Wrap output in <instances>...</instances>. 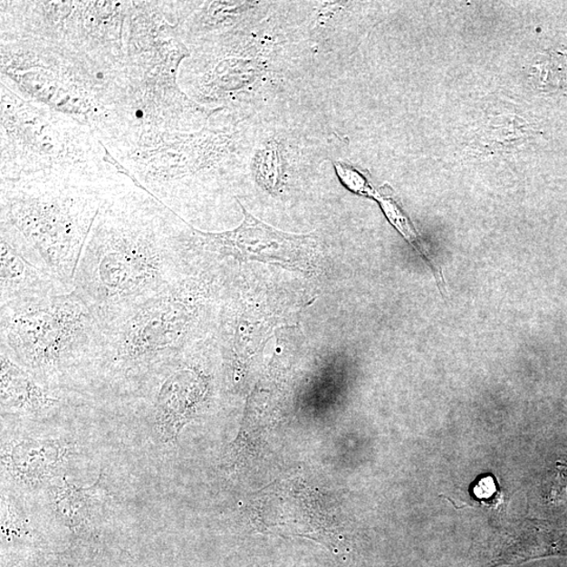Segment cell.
<instances>
[{"mask_svg": "<svg viewBox=\"0 0 567 567\" xmlns=\"http://www.w3.org/2000/svg\"><path fill=\"white\" fill-rule=\"evenodd\" d=\"M0 306L69 293L45 267L24 236L0 219Z\"/></svg>", "mask_w": 567, "mask_h": 567, "instance_id": "obj_9", "label": "cell"}, {"mask_svg": "<svg viewBox=\"0 0 567 567\" xmlns=\"http://www.w3.org/2000/svg\"><path fill=\"white\" fill-rule=\"evenodd\" d=\"M217 262L207 254L186 279L101 326L79 393L96 407L107 405L194 348L221 290Z\"/></svg>", "mask_w": 567, "mask_h": 567, "instance_id": "obj_2", "label": "cell"}, {"mask_svg": "<svg viewBox=\"0 0 567 567\" xmlns=\"http://www.w3.org/2000/svg\"><path fill=\"white\" fill-rule=\"evenodd\" d=\"M202 259L193 226L135 186L97 216L72 292L104 326L186 279Z\"/></svg>", "mask_w": 567, "mask_h": 567, "instance_id": "obj_1", "label": "cell"}, {"mask_svg": "<svg viewBox=\"0 0 567 567\" xmlns=\"http://www.w3.org/2000/svg\"><path fill=\"white\" fill-rule=\"evenodd\" d=\"M240 207L244 219L233 230L209 233L193 226L195 245L226 261H259L303 274L315 273L320 262L318 237L281 232L256 219L241 203Z\"/></svg>", "mask_w": 567, "mask_h": 567, "instance_id": "obj_6", "label": "cell"}, {"mask_svg": "<svg viewBox=\"0 0 567 567\" xmlns=\"http://www.w3.org/2000/svg\"><path fill=\"white\" fill-rule=\"evenodd\" d=\"M2 181L36 175L111 177L120 173L88 125L25 101L2 82Z\"/></svg>", "mask_w": 567, "mask_h": 567, "instance_id": "obj_5", "label": "cell"}, {"mask_svg": "<svg viewBox=\"0 0 567 567\" xmlns=\"http://www.w3.org/2000/svg\"><path fill=\"white\" fill-rule=\"evenodd\" d=\"M375 200L379 201L382 212L385 213L388 220L390 221L392 226L399 230L401 235L411 244L414 249L421 255V259L428 264V268H430L435 276V280L437 282V287L440 293H446V283L439 264L434 260L430 253L428 252V249L421 244L411 222L408 221L405 213L402 212L397 201H395L391 196L381 195L380 193H378Z\"/></svg>", "mask_w": 567, "mask_h": 567, "instance_id": "obj_11", "label": "cell"}, {"mask_svg": "<svg viewBox=\"0 0 567 567\" xmlns=\"http://www.w3.org/2000/svg\"><path fill=\"white\" fill-rule=\"evenodd\" d=\"M101 325L74 293L0 306V348L45 387L78 393Z\"/></svg>", "mask_w": 567, "mask_h": 567, "instance_id": "obj_4", "label": "cell"}, {"mask_svg": "<svg viewBox=\"0 0 567 567\" xmlns=\"http://www.w3.org/2000/svg\"><path fill=\"white\" fill-rule=\"evenodd\" d=\"M107 475L101 472L94 485L87 487L71 484L68 477L55 481L45 494L50 511L56 521L72 530H81L104 521L111 500Z\"/></svg>", "mask_w": 567, "mask_h": 567, "instance_id": "obj_10", "label": "cell"}, {"mask_svg": "<svg viewBox=\"0 0 567 567\" xmlns=\"http://www.w3.org/2000/svg\"><path fill=\"white\" fill-rule=\"evenodd\" d=\"M37 434V425L2 421V484L24 495L42 493L68 477L81 453L76 441L68 437Z\"/></svg>", "mask_w": 567, "mask_h": 567, "instance_id": "obj_7", "label": "cell"}, {"mask_svg": "<svg viewBox=\"0 0 567 567\" xmlns=\"http://www.w3.org/2000/svg\"><path fill=\"white\" fill-rule=\"evenodd\" d=\"M256 179L272 193L281 189L283 186L282 157L278 149L269 147L261 149L255 160Z\"/></svg>", "mask_w": 567, "mask_h": 567, "instance_id": "obj_12", "label": "cell"}, {"mask_svg": "<svg viewBox=\"0 0 567 567\" xmlns=\"http://www.w3.org/2000/svg\"><path fill=\"white\" fill-rule=\"evenodd\" d=\"M128 176L37 175L2 181V217L21 233L45 267L72 292L85 242L105 203L134 187Z\"/></svg>", "mask_w": 567, "mask_h": 567, "instance_id": "obj_3", "label": "cell"}, {"mask_svg": "<svg viewBox=\"0 0 567 567\" xmlns=\"http://www.w3.org/2000/svg\"><path fill=\"white\" fill-rule=\"evenodd\" d=\"M336 174L344 186L353 191V193L369 197H377L379 191L375 190L364 176L360 171L344 163L335 164Z\"/></svg>", "mask_w": 567, "mask_h": 567, "instance_id": "obj_13", "label": "cell"}, {"mask_svg": "<svg viewBox=\"0 0 567 567\" xmlns=\"http://www.w3.org/2000/svg\"><path fill=\"white\" fill-rule=\"evenodd\" d=\"M82 395L43 386L0 348L2 421L29 425L70 423L88 414Z\"/></svg>", "mask_w": 567, "mask_h": 567, "instance_id": "obj_8", "label": "cell"}]
</instances>
